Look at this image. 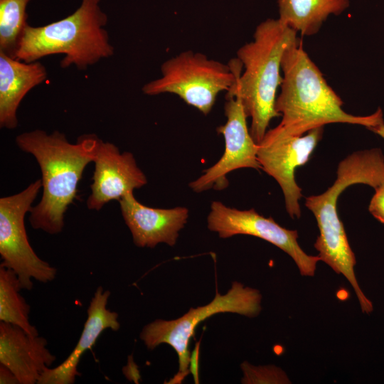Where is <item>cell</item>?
<instances>
[{
	"instance_id": "obj_17",
	"label": "cell",
	"mask_w": 384,
	"mask_h": 384,
	"mask_svg": "<svg viewBox=\"0 0 384 384\" xmlns=\"http://www.w3.org/2000/svg\"><path fill=\"white\" fill-rule=\"evenodd\" d=\"M279 19L302 36L317 33L331 15H340L349 0H277Z\"/></svg>"
},
{
	"instance_id": "obj_12",
	"label": "cell",
	"mask_w": 384,
	"mask_h": 384,
	"mask_svg": "<svg viewBox=\"0 0 384 384\" xmlns=\"http://www.w3.org/2000/svg\"><path fill=\"white\" fill-rule=\"evenodd\" d=\"M95 170L91 193L87 200L90 210H100L111 201H119L147 183L131 152L121 153L112 143L100 140L93 161Z\"/></svg>"
},
{
	"instance_id": "obj_22",
	"label": "cell",
	"mask_w": 384,
	"mask_h": 384,
	"mask_svg": "<svg viewBox=\"0 0 384 384\" xmlns=\"http://www.w3.org/2000/svg\"><path fill=\"white\" fill-rule=\"evenodd\" d=\"M368 129L384 139V122Z\"/></svg>"
},
{
	"instance_id": "obj_10",
	"label": "cell",
	"mask_w": 384,
	"mask_h": 384,
	"mask_svg": "<svg viewBox=\"0 0 384 384\" xmlns=\"http://www.w3.org/2000/svg\"><path fill=\"white\" fill-rule=\"evenodd\" d=\"M208 228L221 238L248 235L263 239L289 255L303 276H314L320 257L307 255L299 246L297 230L282 227L272 217L265 218L255 209L238 210L213 201L207 218Z\"/></svg>"
},
{
	"instance_id": "obj_8",
	"label": "cell",
	"mask_w": 384,
	"mask_h": 384,
	"mask_svg": "<svg viewBox=\"0 0 384 384\" xmlns=\"http://www.w3.org/2000/svg\"><path fill=\"white\" fill-rule=\"evenodd\" d=\"M42 187L41 180L22 191L0 198L1 263L17 275L22 289L33 288L32 279L47 283L55 279L57 270L41 260L31 246L24 218Z\"/></svg>"
},
{
	"instance_id": "obj_6",
	"label": "cell",
	"mask_w": 384,
	"mask_h": 384,
	"mask_svg": "<svg viewBox=\"0 0 384 384\" xmlns=\"http://www.w3.org/2000/svg\"><path fill=\"white\" fill-rule=\"evenodd\" d=\"M242 70L237 58L224 64L202 53L186 50L164 61L161 76L146 83L142 91L147 95L174 94L207 115L218 95L233 87Z\"/></svg>"
},
{
	"instance_id": "obj_21",
	"label": "cell",
	"mask_w": 384,
	"mask_h": 384,
	"mask_svg": "<svg viewBox=\"0 0 384 384\" xmlns=\"http://www.w3.org/2000/svg\"><path fill=\"white\" fill-rule=\"evenodd\" d=\"M0 383L16 384L19 383L14 373L6 366L0 364Z\"/></svg>"
},
{
	"instance_id": "obj_3",
	"label": "cell",
	"mask_w": 384,
	"mask_h": 384,
	"mask_svg": "<svg viewBox=\"0 0 384 384\" xmlns=\"http://www.w3.org/2000/svg\"><path fill=\"white\" fill-rule=\"evenodd\" d=\"M337 177L324 193L305 199V206L317 222L319 231L314 247L321 261L349 282L363 313L373 311L371 302L365 296L355 275V255L350 247L343 225L337 213L339 195L348 186L363 183L374 189L384 183V155L379 148L356 151L338 164Z\"/></svg>"
},
{
	"instance_id": "obj_20",
	"label": "cell",
	"mask_w": 384,
	"mask_h": 384,
	"mask_svg": "<svg viewBox=\"0 0 384 384\" xmlns=\"http://www.w3.org/2000/svg\"><path fill=\"white\" fill-rule=\"evenodd\" d=\"M368 206L371 215L384 224V183L375 189Z\"/></svg>"
},
{
	"instance_id": "obj_18",
	"label": "cell",
	"mask_w": 384,
	"mask_h": 384,
	"mask_svg": "<svg viewBox=\"0 0 384 384\" xmlns=\"http://www.w3.org/2000/svg\"><path fill=\"white\" fill-rule=\"evenodd\" d=\"M22 289L16 273L0 265V321L17 326L31 336H38L29 322L30 306L20 294Z\"/></svg>"
},
{
	"instance_id": "obj_7",
	"label": "cell",
	"mask_w": 384,
	"mask_h": 384,
	"mask_svg": "<svg viewBox=\"0 0 384 384\" xmlns=\"http://www.w3.org/2000/svg\"><path fill=\"white\" fill-rule=\"evenodd\" d=\"M261 300L259 290L233 282L225 294L216 292L214 299L206 305L191 308L187 313L174 320L158 319L145 325L139 337L149 350L154 349L161 343L169 344L175 350L179 367L172 380L181 383L189 373V342L197 326L207 318L219 313L229 312L255 317L261 311Z\"/></svg>"
},
{
	"instance_id": "obj_2",
	"label": "cell",
	"mask_w": 384,
	"mask_h": 384,
	"mask_svg": "<svg viewBox=\"0 0 384 384\" xmlns=\"http://www.w3.org/2000/svg\"><path fill=\"white\" fill-rule=\"evenodd\" d=\"M281 68L282 81L275 109L282 117L277 126L285 133L301 136L331 123L358 124L369 129L384 122L380 107L366 116L345 112L341 98L329 85L299 38L285 50Z\"/></svg>"
},
{
	"instance_id": "obj_19",
	"label": "cell",
	"mask_w": 384,
	"mask_h": 384,
	"mask_svg": "<svg viewBox=\"0 0 384 384\" xmlns=\"http://www.w3.org/2000/svg\"><path fill=\"white\" fill-rule=\"evenodd\" d=\"M31 0H0V52L15 58Z\"/></svg>"
},
{
	"instance_id": "obj_9",
	"label": "cell",
	"mask_w": 384,
	"mask_h": 384,
	"mask_svg": "<svg viewBox=\"0 0 384 384\" xmlns=\"http://www.w3.org/2000/svg\"><path fill=\"white\" fill-rule=\"evenodd\" d=\"M324 127L301 136L285 133L278 126L267 130L257 144V156L261 169L273 177L282 188L286 210L292 218L301 216L302 188L295 180V171L309 159L322 138Z\"/></svg>"
},
{
	"instance_id": "obj_4",
	"label": "cell",
	"mask_w": 384,
	"mask_h": 384,
	"mask_svg": "<svg viewBox=\"0 0 384 384\" xmlns=\"http://www.w3.org/2000/svg\"><path fill=\"white\" fill-rule=\"evenodd\" d=\"M297 39V33L279 18H268L256 27L252 41L237 51L242 71L234 86L247 117L251 118L250 132L257 144L262 140L270 121L281 117L275 103L282 81V59Z\"/></svg>"
},
{
	"instance_id": "obj_16",
	"label": "cell",
	"mask_w": 384,
	"mask_h": 384,
	"mask_svg": "<svg viewBox=\"0 0 384 384\" xmlns=\"http://www.w3.org/2000/svg\"><path fill=\"white\" fill-rule=\"evenodd\" d=\"M47 78L38 61L26 63L0 52V126L14 129L18 125L17 109L26 95Z\"/></svg>"
},
{
	"instance_id": "obj_14",
	"label": "cell",
	"mask_w": 384,
	"mask_h": 384,
	"mask_svg": "<svg viewBox=\"0 0 384 384\" xmlns=\"http://www.w3.org/2000/svg\"><path fill=\"white\" fill-rule=\"evenodd\" d=\"M46 338L31 336L9 323H0V363L9 368L21 384L37 383L55 361Z\"/></svg>"
},
{
	"instance_id": "obj_11",
	"label": "cell",
	"mask_w": 384,
	"mask_h": 384,
	"mask_svg": "<svg viewBox=\"0 0 384 384\" xmlns=\"http://www.w3.org/2000/svg\"><path fill=\"white\" fill-rule=\"evenodd\" d=\"M225 115L226 122L217 128L225 140V151L220 159L203 174L189 183L196 193L208 189L222 190L228 185L227 175L236 169H261L257 160V144L250 134L247 115L241 99L233 86L226 93Z\"/></svg>"
},
{
	"instance_id": "obj_15",
	"label": "cell",
	"mask_w": 384,
	"mask_h": 384,
	"mask_svg": "<svg viewBox=\"0 0 384 384\" xmlns=\"http://www.w3.org/2000/svg\"><path fill=\"white\" fill-rule=\"evenodd\" d=\"M110 296L109 290L98 287L87 308V317L80 337L68 358L53 368H48L38 384H73L80 375L78 371L81 356L95 345L101 334L107 329L118 331L120 324L118 314L107 308Z\"/></svg>"
},
{
	"instance_id": "obj_5",
	"label": "cell",
	"mask_w": 384,
	"mask_h": 384,
	"mask_svg": "<svg viewBox=\"0 0 384 384\" xmlns=\"http://www.w3.org/2000/svg\"><path fill=\"white\" fill-rule=\"evenodd\" d=\"M100 0H82L68 16L42 26L26 25L20 38L15 58L31 63L55 54H63L60 67L75 65L85 70L114 54L105 29L107 14Z\"/></svg>"
},
{
	"instance_id": "obj_13",
	"label": "cell",
	"mask_w": 384,
	"mask_h": 384,
	"mask_svg": "<svg viewBox=\"0 0 384 384\" xmlns=\"http://www.w3.org/2000/svg\"><path fill=\"white\" fill-rule=\"evenodd\" d=\"M119 202L133 242L140 247L153 248L159 243L175 245L178 233L188 218V210L185 207L169 209L149 207L139 203L133 192L125 194Z\"/></svg>"
},
{
	"instance_id": "obj_1",
	"label": "cell",
	"mask_w": 384,
	"mask_h": 384,
	"mask_svg": "<svg viewBox=\"0 0 384 384\" xmlns=\"http://www.w3.org/2000/svg\"><path fill=\"white\" fill-rule=\"evenodd\" d=\"M100 140L95 134H84L72 144L58 131L47 134L41 129L16 137L18 146L35 157L42 174L41 199L29 212L34 229L52 235L62 231L65 213L77 197L78 183L86 166L94 161Z\"/></svg>"
}]
</instances>
